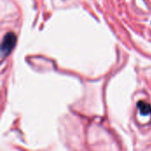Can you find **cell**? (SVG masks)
<instances>
[{"label": "cell", "instance_id": "cell-1", "mask_svg": "<svg viewBox=\"0 0 151 151\" xmlns=\"http://www.w3.org/2000/svg\"><path fill=\"white\" fill-rule=\"evenodd\" d=\"M16 43V36L13 33H8L3 39L2 42V52L8 54Z\"/></svg>", "mask_w": 151, "mask_h": 151}, {"label": "cell", "instance_id": "cell-2", "mask_svg": "<svg viewBox=\"0 0 151 151\" xmlns=\"http://www.w3.org/2000/svg\"><path fill=\"white\" fill-rule=\"evenodd\" d=\"M138 108L142 115H149L151 113V106L149 104H146L144 102H139Z\"/></svg>", "mask_w": 151, "mask_h": 151}]
</instances>
